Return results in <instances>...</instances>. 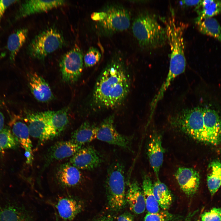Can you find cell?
Instances as JSON below:
<instances>
[{"instance_id": "39", "label": "cell", "mask_w": 221, "mask_h": 221, "mask_svg": "<svg viewBox=\"0 0 221 221\" xmlns=\"http://www.w3.org/2000/svg\"><path fill=\"white\" fill-rule=\"evenodd\" d=\"M56 221H60L57 214L56 215Z\"/></svg>"}, {"instance_id": "18", "label": "cell", "mask_w": 221, "mask_h": 221, "mask_svg": "<svg viewBox=\"0 0 221 221\" xmlns=\"http://www.w3.org/2000/svg\"><path fill=\"white\" fill-rule=\"evenodd\" d=\"M126 193V200L131 211L136 214H140L146 209L142 189L136 180L128 184Z\"/></svg>"}, {"instance_id": "25", "label": "cell", "mask_w": 221, "mask_h": 221, "mask_svg": "<svg viewBox=\"0 0 221 221\" xmlns=\"http://www.w3.org/2000/svg\"><path fill=\"white\" fill-rule=\"evenodd\" d=\"M207 181L208 189L212 196L221 185V162L218 159L210 162L208 167Z\"/></svg>"}, {"instance_id": "23", "label": "cell", "mask_w": 221, "mask_h": 221, "mask_svg": "<svg viewBox=\"0 0 221 221\" xmlns=\"http://www.w3.org/2000/svg\"><path fill=\"white\" fill-rule=\"evenodd\" d=\"M28 33V29L23 28L16 30L9 36L7 47L11 61H14L18 52L26 41Z\"/></svg>"}, {"instance_id": "4", "label": "cell", "mask_w": 221, "mask_h": 221, "mask_svg": "<svg viewBox=\"0 0 221 221\" xmlns=\"http://www.w3.org/2000/svg\"><path fill=\"white\" fill-rule=\"evenodd\" d=\"M125 177L124 167L120 162H114L108 167L106 188L108 206L112 211H120L127 203Z\"/></svg>"}, {"instance_id": "16", "label": "cell", "mask_w": 221, "mask_h": 221, "mask_svg": "<svg viewBox=\"0 0 221 221\" xmlns=\"http://www.w3.org/2000/svg\"><path fill=\"white\" fill-rule=\"evenodd\" d=\"M28 78L31 91L37 101L47 102L52 99L53 96L51 88L41 76L33 72L29 74Z\"/></svg>"}, {"instance_id": "20", "label": "cell", "mask_w": 221, "mask_h": 221, "mask_svg": "<svg viewBox=\"0 0 221 221\" xmlns=\"http://www.w3.org/2000/svg\"><path fill=\"white\" fill-rule=\"evenodd\" d=\"M53 133L54 138L59 136L66 127L68 122V108L54 111L43 112Z\"/></svg>"}, {"instance_id": "22", "label": "cell", "mask_w": 221, "mask_h": 221, "mask_svg": "<svg viewBox=\"0 0 221 221\" xmlns=\"http://www.w3.org/2000/svg\"><path fill=\"white\" fill-rule=\"evenodd\" d=\"M196 22L201 33L213 37L221 42V27L215 19L197 17Z\"/></svg>"}, {"instance_id": "27", "label": "cell", "mask_w": 221, "mask_h": 221, "mask_svg": "<svg viewBox=\"0 0 221 221\" xmlns=\"http://www.w3.org/2000/svg\"><path fill=\"white\" fill-rule=\"evenodd\" d=\"M153 190L159 206L164 210L168 209L172 204L173 197L168 187L158 179L153 184Z\"/></svg>"}, {"instance_id": "11", "label": "cell", "mask_w": 221, "mask_h": 221, "mask_svg": "<svg viewBox=\"0 0 221 221\" xmlns=\"http://www.w3.org/2000/svg\"><path fill=\"white\" fill-rule=\"evenodd\" d=\"M56 183L64 188H71L80 184L84 176L81 170L73 166L69 162L57 167L54 174Z\"/></svg>"}, {"instance_id": "26", "label": "cell", "mask_w": 221, "mask_h": 221, "mask_svg": "<svg viewBox=\"0 0 221 221\" xmlns=\"http://www.w3.org/2000/svg\"><path fill=\"white\" fill-rule=\"evenodd\" d=\"M31 217L24 209L9 205L0 210V221H31Z\"/></svg>"}, {"instance_id": "38", "label": "cell", "mask_w": 221, "mask_h": 221, "mask_svg": "<svg viewBox=\"0 0 221 221\" xmlns=\"http://www.w3.org/2000/svg\"><path fill=\"white\" fill-rule=\"evenodd\" d=\"M196 212V211L190 212L187 215L184 221H191Z\"/></svg>"}, {"instance_id": "13", "label": "cell", "mask_w": 221, "mask_h": 221, "mask_svg": "<svg viewBox=\"0 0 221 221\" xmlns=\"http://www.w3.org/2000/svg\"><path fill=\"white\" fill-rule=\"evenodd\" d=\"M175 176L181 190L188 197L193 196L198 189L200 177L199 173L190 168L179 167Z\"/></svg>"}, {"instance_id": "36", "label": "cell", "mask_w": 221, "mask_h": 221, "mask_svg": "<svg viewBox=\"0 0 221 221\" xmlns=\"http://www.w3.org/2000/svg\"><path fill=\"white\" fill-rule=\"evenodd\" d=\"M93 221H115V220L112 216L108 215L101 216Z\"/></svg>"}, {"instance_id": "1", "label": "cell", "mask_w": 221, "mask_h": 221, "mask_svg": "<svg viewBox=\"0 0 221 221\" xmlns=\"http://www.w3.org/2000/svg\"><path fill=\"white\" fill-rule=\"evenodd\" d=\"M130 88L129 79L122 65L113 62L103 70L96 81L93 101L100 107H115L125 99Z\"/></svg>"}, {"instance_id": "7", "label": "cell", "mask_w": 221, "mask_h": 221, "mask_svg": "<svg viewBox=\"0 0 221 221\" xmlns=\"http://www.w3.org/2000/svg\"><path fill=\"white\" fill-rule=\"evenodd\" d=\"M83 61L82 52L76 45L65 54L60 63L63 80L69 83L76 82L82 72Z\"/></svg>"}, {"instance_id": "37", "label": "cell", "mask_w": 221, "mask_h": 221, "mask_svg": "<svg viewBox=\"0 0 221 221\" xmlns=\"http://www.w3.org/2000/svg\"><path fill=\"white\" fill-rule=\"evenodd\" d=\"M4 117L3 114L0 111V132L4 129Z\"/></svg>"}, {"instance_id": "35", "label": "cell", "mask_w": 221, "mask_h": 221, "mask_svg": "<svg viewBox=\"0 0 221 221\" xmlns=\"http://www.w3.org/2000/svg\"><path fill=\"white\" fill-rule=\"evenodd\" d=\"M201 1V0H184L181 1L180 3L186 6H191L198 5Z\"/></svg>"}, {"instance_id": "14", "label": "cell", "mask_w": 221, "mask_h": 221, "mask_svg": "<svg viewBox=\"0 0 221 221\" xmlns=\"http://www.w3.org/2000/svg\"><path fill=\"white\" fill-rule=\"evenodd\" d=\"M65 2L62 0L25 1L21 5L15 19L17 20L35 13L47 11L64 5Z\"/></svg>"}, {"instance_id": "28", "label": "cell", "mask_w": 221, "mask_h": 221, "mask_svg": "<svg viewBox=\"0 0 221 221\" xmlns=\"http://www.w3.org/2000/svg\"><path fill=\"white\" fill-rule=\"evenodd\" d=\"M198 17H212L221 13V1L218 0L201 1L197 7Z\"/></svg>"}, {"instance_id": "21", "label": "cell", "mask_w": 221, "mask_h": 221, "mask_svg": "<svg viewBox=\"0 0 221 221\" xmlns=\"http://www.w3.org/2000/svg\"><path fill=\"white\" fill-rule=\"evenodd\" d=\"M97 126L85 121L72 134L70 140L83 146L96 138Z\"/></svg>"}, {"instance_id": "19", "label": "cell", "mask_w": 221, "mask_h": 221, "mask_svg": "<svg viewBox=\"0 0 221 221\" xmlns=\"http://www.w3.org/2000/svg\"><path fill=\"white\" fill-rule=\"evenodd\" d=\"M23 120L18 116L14 117L9 123L10 130L25 151L33 153V146L28 127Z\"/></svg>"}, {"instance_id": "29", "label": "cell", "mask_w": 221, "mask_h": 221, "mask_svg": "<svg viewBox=\"0 0 221 221\" xmlns=\"http://www.w3.org/2000/svg\"><path fill=\"white\" fill-rule=\"evenodd\" d=\"M19 143L9 129L6 128L0 132V151L15 149Z\"/></svg>"}, {"instance_id": "34", "label": "cell", "mask_w": 221, "mask_h": 221, "mask_svg": "<svg viewBox=\"0 0 221 221\" xmlns=\"http://www.w3.org/2000/svg\"><path fill=\"white\" fill-rule=\"evenodd\" d=\"M117 221H134V217L130 212H126L118 217Z\"/></svg>"}, {"instance_id": "9", "label": "cell", "mask_w": 221, "mask_h": 221, "mask_svg": "<svg viewBox=\"0 0 221 221\" xmlns=\"http://www.w3.org/2000/svg\"><path fill=\"white\" fill-rule=\"evenodd\" d=\"M30 135L42 143L54 138L52 130L43 112H27L24 119Z\"/></svg>"}, {"instance_id": "17", "label": "cell", "mask_w": 221, "mask_h": 221, "mask_svg": "<svg viewBox=\"0 0 221 221\" xmlns=\"http://www.w3.org/2000/svg\"><path fill=\"white\" fill-rule=\"evenodd\" d=\"M59 217L65 221H71L82 211L81 203L74 197L70 196L61 197L55 205Z\"/></svg>"}, {"instance_id": "31", "label": "cell", "mask_w": 221, "mask_h": 221, "mask_svg": "<svg viewBox=\"0 0 221 221\" xmlns=\"http://www.w3.org/2000/svg\"><path fill=\"white\" fill-rule=\"evenodd\" d=\"M101 57V54L97 48L94 47H90L83 57L85 66L89 67L94 65L99 61Z\"/></svg>"}, {"instance_id": "33", "label": "cell", "mask_w": 221, "mask_h": 221, "mask_svg": "<svg viewBox=\"0 0 221 221\" xmlns=\"http://www.w3.org/2000/svg\"><path fill=\"white\" fill-rule=\"evenodd\" d=\"M17 0H0V25L2 18L6 10Z\"/></svg>"}, {"instance_id": "6", "label": "cell", "mask_w": 221, "mask_h": 221, "mask_svg": "<svg viewBox=\"0 0 221 221\" xmlns=\"http://www.w3.org/2000/svg\"><path fill=\"white\" fill-rule=\"evenodd\" d=\"M64 43V37L59 31L50 28L34 37L28 47V53L33 58L42 60L62 48Z\"/></svg>"}, {"instance_id": "15", "label": "cell", "mask_w": 221, "mask_h": 221, "mask_svg": "<svg viewBox=\"0 0 221 221\" xmlns=\"http://www.w3.org/2000/svg\"><path fill=\"white\" fill-rule=\"evenodd\" d=\"M164 149L162 144V137L157 133L153 134L149 142L147 154L150 165L157 179L163 161Z\"/></svg>"}, {"instance_id": "5", "label": "cell", "mask_w": 221, "mask_h": 221, "mask_svg": "<svg viewBox=\"0 0 221 221\" xmlns=\"http://www.w3.org/2000/svg\"><path fill=\"white\" fill-rule=\"evenodd\" d=\"M91 17L97 22L99 28L105 32L113 33L127 29L130 23V14L120 5L108 6L100 11L94 12Z\"/></svg>"}, {"instance_id": "30", "label": "cell", "mask_w": 221, "mask_h": 221, "mask_svg": "<svg viewBox=\"0 0 221 221\" xmlns=\"http://www.w3.org/2000/svg\"><path fill=\"white\" fill-rule=\"evenodd\" d=\"M181 218L179 215L164 210L156 213H147L144 218V221H179Z\"/></svg>"}, {"instance_id": "8", "label": "cell", "mask_w": 221, "mask_h": 221, "mask_svg": "<svg viewBox=\"0 0 221 221\" xmlns=\"http://www.w3.org/2000/svg\"><path fill=\"white\" fill-rule=\"evenodd\" d=\"M114 116L110 115L97 126L96 139L131 151L132 137L119 133L114 125Z\"/></svg>"}, {"instance_id": "32", "label": "cell", "mask_w": 221, "mask_h": 221, "mask_svg": "<svg viewBox=\"0 0 221 221\" xmlns=\"http://www.w3.org/2000/svg\"><path fill=\"white\" fill-rule=\"evenodd\" d=\"M202 221H221V208L214 207L201 215Z\"/></svg>"}, {"instance_id": "24", "label": "cell", "mask_w": 221, "mask_h": 221, "mask_svg": "<svg viewBox=\"0 0 221 221\" xmlns=\"http://www.w3.org/2000/svg\"><path fill=\"white\" fill-rule=\"evenodd\" d=\"M142 190L147 213H156L160 211L159 206L154 194L153 184L149 176H143Z\"/></svg>"}, {"instance_id": "12", "label": "cell", "mask_w": 221, "mask_h": 221, "mask_svg": "<svg viewBox=\"0 0 221 221\" xmlns=\"http://www.w3.org/2000/svg\"><path fill=\"white\" fill-rule=\"evenodd\" d=\"M82 147L70 140L55 143L48 148L45 155L44 169L53 162L71 157Z\"/></svg>"}, {"instance_id": "2", "label": "cell", "mask_w": 221, "mask_h": 221, "mask_svg": "<svg viewBox=\"0 0 221 221\" xmlns=\"http://www.w3.org/2000/svg\"><path fill=\"white\" fill-rule=\"evenodd\" d=\"M163 22L165 25L167 41L171 50L169 71L165 81L167 83H171L185 69L186 63L183 33L186 26L183 23L177 22L174 13L172 10L168 20H164Z\"/></svg>"}, {"instance_id": "3", "label": "cell", "mask_w": 221, "mask_h": 221, "mask_svg": "<svg viewBox=\"0 0 221 221\" xmlns=\"http://www.w3.org/2000/svg\"><path fill=\"white\" fill-rule=\"evenodd\" d=\"M132 30L141 47L153 49L162 47L167 41L166 30L156 17L148 12L139 14L134 20Z\"/></svg>"}, {"instance_id": "10", "label": "cell", "mask_w": 221, "mask_h": 221, "mask_svg": "<svg viewBox=\"0 0 221 221\" xmlns=\"http://www.w3.org/2000/svg\"><path fill=\"white\" fill-rule=\"evenodd\" d=\"M103 161L99 153L92 145L82 146L70 159L69 162L80 170H92Z\"/></svg>"}]
</instances>
